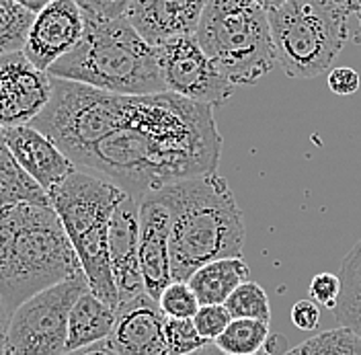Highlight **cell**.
Segmentation results:
<instances>
[{
  "label": "cell",
  "mask_w": 361,
  "mask_h": 355,
  "mask_svg": "<svg viewBox=\"0 0 361 355\" xmlns=\"http://www.w3.org/2000/svg\"><path fill=\"white\" fill-rule=\"evenodd\" d=\"M232 318H250V320H271V304L267 291L257 282H245L230 294L224 302Z\"/></svg>",
  "instance_id": "cell-24"
},
{
  "label": "cell",
  "mask_w": 361,
  "mask_h": 355,
  "mask_svg": "<svg viewBox=\"0 0 361 355\" xmlns=\"http://www.w3.org/2000/svg\"><path fill=\"white\" fill-rule=\"evenodd\" d=\"M207 0H132L126 17L137 35L158 47L160 44L195 35Z\"/></svg>",
  "instance_id": "cell-15"
},
{
  "label": "cell",
  "mask_w": 361,
  "mask_h": 355,
  "mask_svg": "<svg viewBox=\"0 0 361 355\" xmlns=\"http://www.w3.org/2000/svg\"><path fill=\"white\" fill-rule=\"evenodd\" d=\"M4 140L15 155L25 173L33 179L49 195L64 179L76 171L74 162L68 158L45 133L33 126L4 128Z\"/></svg>",
  "instance_id": "cell-16"
},
{
  "label": "cell",
  "mask_w": 361,
  "mask_h": 355,
  "mask_svg": "<svg viewBox=\"0 0 361 355\" xmlns=\"http://www.w3.org/2000/svg\"><path fill=\"white\" fill-rule=\"evenodd\" d=\"M82 11L85 19L92 21H111L123 17L132 0H74Z\"/></svg>",
  "instance_id": "cell-29"
},
{
  "label": "cell",
  "mask_w": 361,
  "mask_h": 355,
  "mask_svg": "<svg viewBox=\"0 0 361 355\" xmlns=\"http://www.w3.org/2000/svg\"><path fill=\"white\" fill-rule=\"evenodd\" d=\"M47 74L113 95L166 92L157 47L137 35L126 15L111 21L85 19L80 42Z\"/></svg>",
  "instance_id": "cell-4"
},
{
  "label": "cell",
  "mask_w": 361,
  "mask_h": 355,
  "mask_svg": "<svg viewBox=\"0 0 361 355\" xmlns=\"http://www.w3.org/2000/svg\"><path fill=\"white\" fill-rule=\"evenodd\" d=\"M355 17H357V23H360V27H357V31H355V44L361 47V8L355 13Z\"/></svg>",
  "instance_id": "cell-38"
},
{
  "label": "cell",
  "mask_w": 361,
  "mask_h": 355,
  "mask_svg": "<svg viewBox=\"0 0 361 355\" xmlns=\"http://www.w3.org/2000/svg\"><path fill=\"white\" fill-rule=\"evenodd\" d=\"M164 339L169 355H191L209 345L197 333L191 318H166L164 320Z\"/></svg>",
  "instance_id": "cell-25"
},
{
  "label": "cell",
  "mask_w": 361,
  "mask_h": 355,
  "mask_svg": "<svg viewBox=\"0 0 361 355\" xmlns=\"http://www.w3.org/2000/svg\"><path fill=\"white\" fill-rule=\"evenodd\" d=\"M85 15L74 0H54L35 15L23 47L27 60L39 70H49L80 42Z\"/></svg>",
  "instance_id": "cell-11"
},
{
  "label": "cell",
  "mask_w": 361,
  "mask_h": 355,
  "mask_svg": "<svg viewBox=\"0 0 361 355\" xmlns=\"http://www.w3.org/2000/svg\"><path fill=\"white\" fill-rule=\"evenodd\" d=\"M8 320H11V312L6 308L2 296H0V351H2V345H4V339H6V331H8Z\"/></svg>",
  "instance_id": "cell-34"
},
{
  "label": "cell",
  "mask_w": 361,
  "mask_h": 355,
  "mask_svg": "<svg viewBox=\"0 0 361 355\" xmlns=\"http://www.w3.org/2000/svg\"><path fill=\"white\" fill-rule=\"evenodd\" d=\"M257 4H261L265 11H271V8H275V6H281V4H286V2H290V0H255Z\"/></svg>",
  "instance_id": "cell-37"
},
{
  "label": "cell",
  "mask_w": 361,
  "mask_h": 355,
  "mask_svg": "<svg viewBox=\"0 0 361 355\" xmlns=\"http://www.w3.org/2000/svg\"><path fill=\"white\" fill-rule=\"evenodd\" d=\"M343 291L338 298L335 318L341 327H349L361 337V239L347 253L341 265Z\"/></svg>",
  "instance_id": "cell-20"
},
{
  "label": "cell",
  "mask_w": 361,
  "mask_h": 355,
  "mask_svg": "<svg viewBox=\"0 0 361 355\" xmlns=\"http://www.w3.org/2000/svg\"><path fill=\"white\" fill-rule=\"evenodd\" d=\"M269 323L250 320V318H232L226 331L214 345L226 355H259L271 339Z\"/></svg>",
  "instance_id": "cell-21"
},
{
  "label": "cell",
  "mask_w": 361,
  "mask_h": 355,
  "mask_svg": "<svg viewBox=\"0 0 361 355\" xmlns=\"http://www.w3.org/2000/svg\"><path fill=\"white\" fill-rule=\"evenodd\" d=\"M292 323L295 329L312 333L318 329L320 323V306L316 304L314 300H298L292 306Z\"/></svg>",
  "instance_id": "cell-31"
},
{
  "label": "cell",
  "mask_w": 361,
  "mask_h": 355,
  "mask_svg": "<svg viewBox=\"0 0 361 355\" xmlns=\"http://www.w3.org/2000/svg\"><path fill=\"white\" fill-rule=\"evenodd\" d=\"M191 320L197 333L202 335V339H205L207 343H214L232 323V316L224 304H207V306H200Z\"/></svg>",
  "instance_id": "cell-27"
},
{
  "label": "cell",
  "mask_w": 361,
  "mask_h": 355,
  "mask_svg": "<svg viewBox=\"0 0 361 355\" xmlns=\"http://www.w3.org/2000/svg\"><path fill=\"white\" fill-rule=\"evenodd\" d=\"M157 60L166 92L209 107L224 105L234 95V85L203 52L195 35H183L160 44Z\"/></svg>",
  "instance_id": "cell-9"
},
{
  "label": "cell",
  "mask_w": 361,
  "mask_h": 355,
  "mask_svg": "<svg viewBox=\"0 0 361 355\" xmlns=\"http://www.w3.org/2000/svg\"><path fill=\"white\" fill-rule=\"evenodd\" d=\"M281 339L283 337H279V335H271V339H269V345L261 351L259 355H279V351H277V345L281 343ZM191 355H226L222 354L214 343H209V345H205V347H202L200 351H195V354H191Z\"/></svg>",
  "instance_id": "cell-32"
},
{
  "label": "cell",
  "mask_w": 361,
  "mask_h": 355,
  "mask_svg": "<svg viewBox=\"0 0 361 355\" xmlns=\"http://www.w3.org/2000/svg\"><path fill=\"white\" fill-rule=\"evenodd\" d=\"M87 289V277L76 275L27 298L11 314L2 355L66 354L68 314Z\"/></svg>",
  "instance_id": "cell-8"
},
{
  "label": "cell",
  "mask_w": 361,
  "mask_h": 355,
  "mask_svg": "<svg viewBox=\"0 0 361 355\" xmlns=\"http://www.w3.org/2000/svg\"><path fill=\"white\" fill-rule=\"evenodd\" d=\"M140 271L144 289L158 302L173 282L171 273V216L154 193L140 200Z\"/></svg>",
  "instance_id": "cell-12"
},
{
  "label": "cell",
  "mask_w": 361,
  "mask_h": 355,
  "mask_svg": "<svg viewBox=\"0 0 361 355\" xmlns=\"http://www.w3.org/2000/svg\"><path fill=\"white\" fill-rule=\"evenodd\" d=\"M115 325V308L97 298L90 289L78 296L68 314L66 351L82 349L109 339Z\"/></svg>",
  "instance_id": "cell-17"
},
{
  "label": "cell",
  "mask_w": 361,
  "mask_h": 355,
  "mask_svg": "<svg viewBox=\"0 0 361 355\" xmlns=\"http://www.w3.org/2000/svg\"><path fill=\"white\" fill-rule=\"evenodd\" d=\"M250 267L243 257H224L202 265L189 279V288L197 296L200 306L224 304L230 294L248 279Z\"/></svg>",
  "instance_id": "cell-18"
},
{
  "label": "cell",
  "mask_w": 361,
  "mask_h": 355,
  "mask_svg": "<svg viewBox=\"0 0 361 355\" xmlns=\"http://www.w3.org/2000/svg\"><path fill=\"white\" fill-rule=\"evenodd\" d=\"M51 99V76L23 52L0 56V128L31 124Z\"/></svg>",
  "instance_id": "cell-10"
},
{
  "label": "cell",
  "mask_w": 361,
  "mask_h": 355,
  "mask_svg": "<svg viewBox=\"0 0 361 355\" xmlns=\"http://www.w3.org/2000/svg\"><path fill=\"white\" fill-rule=\"evenodd\" d=\"M17 4H21L23 8H27L29 13H33V15H37V13H42L45 6H49L54 0H15Z\"/></svg>",
  "instance_id": "cell-35"
},
{
  "label": "cell",
  "mask_w": 361,
  "mask_h": 355,
  "mask_svg": "<svg viewBox=\"0 0 361 355\" xmlns=\"http://www.w3.org/2000/svg\"><path fill=\"white\" fill-rule=\"evenodd\" d=\"M333 2H337V4H341L343 8H347L351 15H355V13L361 8V0H333Z\"/></svg>",
  "instance_id": "cell-36"
},
{
  "label": "cell",
  "mask_w": 361,
  "mask_h": 355,
  "mask_svg": "<svg viewBox=\"0 0 361 355\" xmlns=\"http://www.w3.org/2000/svg\"><path fill=\"white\" fill-rule=\"evenodd\" d=\"M329 89L333 90L338 97H349L355 95L361 87V78L357 74V70L349 66H338L333 68L329 72Z\"/></svg>",
  "instance_id": "cell-30"
},
{
  "label": "cell",
  "mask_w": 361,
  "mask_h": 355,
  "mask_svg": "<svg viewBox=\"0 0 361 355\" xmlns=\"http://www.w3.org/2000/svg\"><path fill=\"white\" fill-rule=\"evenodd\" d=\"M64 355H119L113 345L109 343V339L105 341H99V343H92L89 347H82V349H74V351H66Z\"/></svg>",
  "instance_id": "cell-33"
},
{
  "label": "cell",
  "mask_w": 361,
  "mask_h": 355,
  "mask_svg": "<svg viewBox=\"0 0 361 355\" xmlns=\"http://www.w3.org/2000/svg\"><path fill=\"white\" fill-rule=\"evenodd\" d=\"M154 195L171 216L173 282H187L209 261L243 257V212L218 171L177 181Z\"/></svg>",
  "instance_id": "cell-2"
},
{
  "label": "cell",
  "mask_w": 361,
  "mask_h": 355,
  "mask_svg": "<svg viewBox=\"0 0 361 355\" xmlns=\"http://www.w3.org/2000/svg\"><path fill=\"white\" fill-rule=\"evenodd\" d=\"M35 15L15 0H0V56L23 52Z\"/></svg>",
  "instance_id": "cell-23"
},
{
  "label": "cell",
  "mask_w": 361,
  "mask_h": 355,
  "mask_svg": "<svg viewBox=\"0 0 361 355\" xmlns=\"http://www.w3.org/2000/svg\"><path fill=\"white\" fill-rule=\"evenodd\" d=\"M126 195L111 181L78 169L47 195L78 257L89 289L113 308L119 306V296L109 263V224Z\"/></svg>",
  "instance_id": "cell-5"
},
{
  "label": "cell",
  "mask_w": 361,
  "mask_h": 355,
  "mask_svg": "<svg viewBox=\"0 0 361 355\" xmlns=\"http://www.w3.org/2000/svg\"><path fill=\"white\" fill-rule=\"evenodd\" d=\"M140 201L126 195L113 212L109 224V263L119 302L144 294L140 271Z\"/></svg>",
  "instance_id": "cell-14"
},
{
  "label": "cell",
  "mask_w": 361,
  "mask_h": 355,
  "mask_svg": "<svg viewBox=\"0 0 361 355\" xmlns=\"http://www.w3.org/2000/svg\"><path fill=\"white\" fill-rule=\"evenodd\" d=\"M195 40L234 87L257 85L277 64L267 11L255 0H207Z\"/></svg>",
  "instance_id": "cell-6"
},
{
  "label": "cell",
  "mask_w": 361,
  "mask_h": 355,
  "mask_svg": "<svg viewBox=\"0 0 361 355\" xmlns=\"http://www.w3.org/2000/svg\"><path fill=\"white\" fill-rule=\"evenodd\" d=\"M351 13L333 0H290L267 11L275 60L290 78H316L349 40Z\"/></svg>",
  "instance_id": "cell-7"
},
{
  "label": "cell",
  "mask_w": 361,
  "mask_h": 355,
  "mask_svg": "<svg viewBox=\"0 0 361 355\" xmlns=\"http://www.w3.org/2000/svg\"><path fill=\"white\" fill-rule=\"evenodd\" d=\"M160 306L146 291L115 308V325L109 343L119 355H169Z\"/></svg>",
  "instance_id": "cell-13"
},
{
  "label": "cell",
  "mask_w": 361,
  "mask_h": 355,
  "mask_svg": "<svg viewBox=\"0 0 361 355\" xmlns=\"http://www.w3.org/2000/svg\"><path fill=\"white\" fill-rule=\"evenodd\" d=\"M158 306L166 318H193L200 302L187 282H171L160 294Z\"/></svg>",
  "instance_id": "cell-26"
},
{
  "label": "cell",
  "mask_w": 361,
  "mask_h": 355,
  "mask_svg": "<svg viewBox=\"0 0 361 355\" xmlns=\"http://www.w3.org/2000/svg\"><path fill=\"white\" fill-rule=\"evenodd\" d=\"M281 355H361V337L349 327L314 335Z\"/></svg>",
  "instance_id": "cell-22"
},
{
  "label": "cell",
  "mask_w": 361,
  "mask_h": 355,
  "mask_svg": "<svg viewBox=\"0 0 361 355\" xmlns=\"http://www.w3.org/2000/svg\"><path fill=\"white\" fill-rule=\"evenodd\" d=\"M85 275L54 207H0V296L13 314L60 282Z\"/></svg>",
  "instance_id": "cell-3"
},
{
  "label": "cell",
  "mask_w": 361,
  "mask_h": 355,
  "mask_svg": "<svg viewBox=\"0 0 361 355\" xmlns=\"http://www.w3.org/2000/svg\"><path fill=\"white\" fill-rule=\"evenodd\" d=\"M212 109L175 92H107L97 140L72 162L137 201L183 179L216 173L222 136Z\"/></svg>",
  "instance_id": "cell-1"
},
{
  "label": "cell",
  "mask_w": 361,
  "mask_h": 355,
  "mask_svg": "<svg viewBox=\"0 0 361 355\" xmlns=\"http://www.w3.org/2000/svg\"><path fill=\"white\" fill-rule=\"evenodd\" d=\"M308 291H310V300H314L318 306L335 311L338 298H341V291H343V284H341V277L337 273L322 271V273H316L312 277Z\"/></svg>",
  "instance_id": "cell-28"
},
{
  "label": "cell",
  "mask_w": 361,
  "mask_h": 355,
  "mask_svg": "<svg viewBox=\"0 0 361 355\" xmlns=\"http://www.w3.org/2000/svg\"><path fill=\"white\" fill-rule=\"evenodd\" d=\"M21 203L51 207L47 193L17 162L4 140V128H0V207Z\"/></svg>",
  "instance_id": "cell-19"
}]
</instances>
